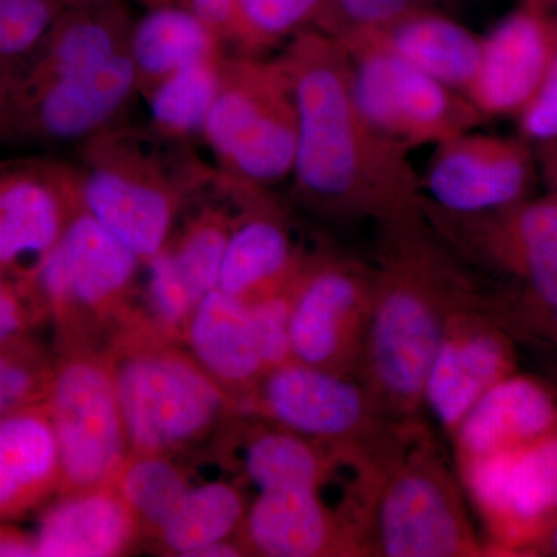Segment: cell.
<instances>
[{
	"instance_id": "cell-40",
	"label": "cell",
	"mask_w": 557,
	"mask_h": 557,
	"mask_svg": "<svg viewBox=\"0 0 557 557\" xmlns=\"http://www.w3.org/2000/svg\"><path fill=\"white\" fill-rule=\"evenodd\" d=\"M523 135L536 141L557 139V51L533 97L520 109Z\"/></svg>"
},
{
	"instance_id": "cell-32",
	"label": "cell",
	"mask_w": 557,
	"mask_h": 557,
	"mask_svg": "<svg viewBox=\"0 0 557 557\" xmlns=\"http://www.w3.org/2000/svg\"><path fill=\"white\" fill-rule=\"evenodd\" d=\"M324 5L325 0H237L231 42L255 57L256 51L314 24Z\"/></svg>"
},
{
	"instance_id": "cell-13",
	"label": "cell",
	"mask_w": 557,
	"mask_h": 557,
	"mask_svg": "<svg viewBox=\"0 0 557 557\" xmlns=\"http://www.w3.org/2000/svg\"><path fill=\"white\" fill-rule=\"evenodd\" d=\"M443 239L469 258L525 282L522 298L557 306V196L475 215L450 218L424 209Z\"/></svg>"
},
{
	"instance_id": "cell-20",
	"label": "cell",
	"mask_w": 557,
	"mask_h": 557,
	"mask_svg": "<svg viewBox=\"0 0 557 557\" xmlns=\"http://www.w3.org/2000/svg\"><path fill=\"white\" fill-rule=\"evenodd\" d=\"M78 201V178L36 170L0 175V269L32 262L35 273Z\"/></svg>"
},
{
	"instance_id": "cell-48",
	"label": "cell",
	"mask_w": 557,
	"mask_h": 557,
	"mask_svg": "<svg viewBox=\"0 0 557 557\" xmlns=\"http://www.w3.org/2000/svg\"><path fill=\"white\" fill-rule=\"evenodd\" d=\"M555 388H556V392H557V384H556Z\"/></svg>"
},
{
	"instance_id": "cell-3",
	"label": "cell",
	"mask_w": 557,
	"mask_h": 557,
	"mask_svg": "<svg viewBox=\"0 0 557 557\" xmlns=\"http://www.w3.org/2000/svg\"><path fill=\"white\" fill-rule=\"evenodd\" d=\"M465 502L460 478L421 421L406 424L376 460L368 485L361 519L366 556L486 555Z\"/></svg>"
},
{
	"instance_id": "cell-47",
	"label": "cell",
	"mask_w": 557,
	"mask_h": 557,
	"mask_svg": "<svg viewBox=\"0 0 557 557\" xmlns=\"http://www.w3.org/2000/svg\"><path fill=\"white\" fill-rule=\"evenodd\" d=\"M405 2L410 3L412 7H417V9H421L426 0H405Z\"/></svg>"
},
{
	"instance_id": "cell-17",
	"label": "cell",
	"mask_w": 557,
	"mask_h": 557,
	"mask_svg": "<svg viewBox=\"0 0 557 557\" xmlns=\"http://www.w3.org/2000/svg\"><path fill=\"white\" fill-rule=\"evenodd\" d=\"M557 51V20L541 0L518 11L482 40L478 72L465 97L480 115L520 112L533 97Z\"/></svg>"
},
{
	"instance_id": "cell-26",
	"label": "cell",
	"mask_w": 557,
	"mask_h": 557,
	"mask_svg": "<svg viewBox=\"0 0 557 557\" xmlns=\"http://www.w3.org/2000/svg\"><path fill=\"white\" fill-rule=\"evenodd\" d=\"M339 44H372L460 91H467L474 78L482 49V40L467 28L424 7L409 11L381 30Z\"/></svg>"
},
{
	"instance_id": "cell-46",
	"label": "cell",
	"mask_w": 557,
	"mask_h": 557,
	"mask_svg": "<svg viewBox=\"0 0 557 557\" xmlns=\"http://www.w3.org/2000/svg\"><path fill=\"white\" fill-rule=\"evenodd\" d=\"M547 171L548 177L552 180L553 185L557 189V146L555 149L549 150L547 157Z\"/></svg>"
},
{
	"instance_id": "cell-23",
	"label": "cell",
	"mask_w": 557,
	"mask_h": 557,
	"mask_svg": "<svg viewBox=\"0 0 557 557\" xmlns=\"http://www.w3.org/2000/svg\"><path fill=\"white\" fill-rule=\"evenodd\" d=\"M185 332L193 358L228 397L244 398L267 372L248 304L223 289H212L197 302Z\"/></svg>"
},
{
	"instance_id": "cell-12",
	"label": "cell",
	"mask_w": 557,
	"mask_h": 557,
	"mask_svg": "<svg viewBox=\"0 0 557 557\" xmlns=\"http://www.w3.org/2000/svg\"><path fill=\"white\" fill-rule=\"evenodd\" d=\"M457 467L465 494L485 525L491 555L519 556L557 512V431Z\"/></svg>"
},
{
	"instance_id": "cell-45",
	"label": "cell",
	"mask_w": 557,
	"mask_h": 557,
	"mask_svg": "<svg viewBox=\"0 0 557 557\" xmlns=\"http://www.w3.org/2000/svg\"><path fill=\"white\" fill-rule=\"evenodd\" d=\"M65 10L98 9V7L126 3L127 0H58Z\"/></svg>"
},
{
	"instance_id": "cell-1",
	"label": "cell",
	"mask_w": 557,
	"mask_h": 557,
	"mask_svg": "<svg viewBox=\"0 0 557 557\" xmlns=\"http://www.w3.org/2000/svg\"><path fill=\"white\" fill-rule=\"evenodd\" d=\"M281 60L298 113L293 174L299 196L327 214L375 219L381 226L423 214L408 150L359 115L338 40L319 30L299 32Z\"/></svg>"
},
{
	"instance_id": "cell-2",
	"label": "cell",
	"mask_w": 557,
	"mask_h": 557,
	"mask_svg": "<svg viewBox=\"0 0 557 557\" xmlns=\"http://www.w3.org/2000/svg\"><path fill=\"white\" fill-rule=\"evenodd\" d=\"M471 278L435 239L426 214L383 225L380 265L357 373L388 420L421 421L424 383L456 311L480 302Z\"/></svg>"
},
{
	"instance_id": "cell-39",
	"label": "cell",
	"mask_w": 557,
	"mask_h": 557,
	"mask_svg": "<svg viewBox=\"0 0 557 557\" xmlns=\"http://www.w3.org/2000/svg\"><path fill=\"white\" fill-rule=\"evenodd\" d=\"M486 309L512 338L522 336L557 347V306H542L519 296L502 304H486Z\"/></svg>"
},
{
	"instance_id": "cell-38",
	"label": "cell",
	"mask_w": 557,
	"mask_h": 557,
	"mask_svg": "<svg viewBox=\"0 0 557 557\" xmlns=\"http://www.w3.org/2000/svg\"><path fill=\"white\" fill-rule=\"evenodd\" d=\"M53 372L46 362L9 343L0 346V417L42 401L49 394Z\"/></svg>"
},
{
	"instance_id": "cell-8",
	"label": "cell",
	"mask_w": 557,
	"mask_h": 557,
	"mask_svg": "<svg viewBox=\"0 0 557 557\" xmlns=\"http://www.w3.org/2000/svg\"><path fill=\"white\" fill-rule=\"evenodd\" d=\"M359 115L406 150L467 134L482 115L467 97L372 44L343 46Z\"/></svg>"
},
{
	"instance_id": "cell-14",
	"label": "cell",
	"mask_w": 557,
	"mask_h": 557,
	"mask_svg": "<svg viewBox=\"0 0 557 557\" xmlns=\"http://www.w3.org/2000/svg\"><path fill=\"white\" fill-rule=\"evenodd\" d=\"M516 372L515 338L480 300L450 317L424 383L423 409L450 437L487 388Z\"/></svg>"
},
{
	"instance_id": "cell-5",
	"label": "cell",
	"mask_w": 557,
	"mask_h": 557,
	"mask_svg": "<svg viewBox=\"0 0 557 557\" xmlns=\"http://www.w3.org/2000/svg\"><path fill=\"white\" fill-rule=\"evenodd\" d=\"M110 369L131 453L170 454L199 442L233 403L196 359L163 344H131Z\"/></svg>"
},
{
	"instance_id": "cell-44",
	"label": "cell",
	"mask_w": 557,
	"mask_h": 557,
	"mask_svg": "<svg viewBox=\"0 0 557 557\" xmlns=\"http://www.w3.org/2000/svg\"><path fill=\"white\" fill-rule=\"evenodd\" d=\"M5 556H38L35 539L0 527V557Z\"/></svg>"
},
{
	"instance_id": "cell-25",
	"label": "cell",
	"mask_w": 557,
	"mask_h": 557,
	"mask_svg": "<svg viewBox=\"0 0 557 557\" xmlns=\"http://www.w3.org/2000/svg\"><path fill=\"white\" fill-rule=\"evenodd\" d=\"M54 490L60 450L46 401L0 417V520L20 518Z\"/></svg>"
},
{
	"instance_id": "cell-49",
	"label": "cell",
	"mask_w": 557,
	"mask_h": 557,
	"mask_svg": "<svg viewBox=\"0 0 557 557\" xmlns=\"http://www.w3.org/2000/svg\"><path fill=\"white\" fill-rule=\"evenodd\" d=\"M552 2H555V0H552Z\"/></svg>"
},
{
	"instance_id": "cell-22",
	"label": "cell",
	"mask_w": 557,
	"mask_h": 557,
	"mask_svg": "<svg viewBox=\"0 0 557 557\" xmlns=\"http://www.w3.org/2000/svg\"><path fill=\"white\" fill-rule=\"evenodd\" d=\"M137 520L113 485L65 493L51 505L36 530V553L42 557H110L131 548Z\"/></svg>"
},
{
	"instance_id": "cell-29",
	"label": "cell",
	"mask_w": 557,
	"mask_h": 557,
	"mask_svg": "<svg viewBox=\"0 0 557 557\" xmlns=\"http://www.w3.org/2000/svg\"><path fill=\"white\" fill-rule=\"evenodd\" d=\"M247 511L244 494L236 486L203 483L186 491L157 537L171 555L193 557L214 542L233 537L244 525Z\"/></svg>"
},
{
	"instance_id": "cell-10",
	"label": "cell",
	"mask_w": 557,
	"mask_h": 557,
	"mask_svg": "<svg viewBox=\"0 0 557 557\" xmlns=\"http://www.w3.org/2000/svg\"><path fill=\"white\" fill-rule=\"evenodd\" d=\"M375 289V269L341 256L302 262L293 284V361L357 373Z\"/></svg>"
},
{
	"instance_id": "cell-30",
	"label": "cell",
	"mask_w": 557,
	"mask_h": 557,
	"mask_svg": "<svg viewBox=\"0 0 557 557\" xmlns=\"http://www.w3.org/2000/svg\"><path fill=\"white\" fill-rule=\"evenodd\" d=\"M223 57L194 62L171 73L146 91L150 120L161 135L185 139L203 134L218 98Z\"/></svg>"
},
{
	"instance_id": "cell-28",
	"label": "cell",
	"mask_w": 557,
	"mask_h": 557,
	"mask_svg": "<svg viewBox=\"0 0 557 557\" xmlns=\"http://www.w3.org/2000/svg\"><path fill=\"white\" fill-rule=\"evenodd\" d=\"M223 40L196 14L175 5H152L132 24L129 57L138 90L146 94L171 73L222 57Z\"/></svg>"
},
{
	"instance_id": "cell-15",
	"label": "cell",
	"mask_w": 557,
	"mask_h": 557,
	"mask_svg": "<svg viewBox=\"0 0 557 557\" xmlns=\"http://www.w3.org/2000/svg\"><path fill=\"white\" fill-rule=\"evenodd\" d=\"M530 182L522 143L467 132L437 145L426 174L431 207H424L450 218L491 214L520 203Z\"/></svg>"
},
{
	"instance_id": "cell-34",
	"label": "cell",
	"mask_w": 557,
	"mask_h": 557,
	"mask_svg": "<svg viewBox=\"0 0 557 557\" xmlns=\"http://www.w3.org/2000/svg\"><path fill=\"white\" fill-rule=\"evenodd\" d=\"M64 10L58 0H0V78L38 53Z\"/></svg>"
},
{
	"instance_id": "cell-19",
	"label": "cell",
	"mask_w": 557,
	"mask_h": 557,
	"mask_svg": "<svg viewBox=\"0 0 557 557\" xmlns=\"http://www.w3.org/2000/svg\"><path fill=\"white\" fill-rule=\"evenodd\" d=\"M556 431L555 386L516 372L487 388L450 438L458 465L530 445Z\"/></svg>"
},
{
	"instance_id": "cell-16",
	"label": "cell",
	"mask_w": 557,
	"mask_h": 557,
	"mask_svg": "<svg viewBox=\"0 0 557 557\" xmlns=\"http://www.w3.org/2000/svg\"><path fill=\"white\" fill-rule=\"evenodd\" d=\"M139 260L78 205L33 277L58 313L102 311L123 299Z\"/></svg>"
},
{
	"instance_id": "cell-42",
	"label": "cell",
	"mask_w": 557,
	"mask_h": 557,
	"mask_svg": "<svg viewBox=\"0 0 557 557\" xmlns=\"http://www.w3.org/2000/svg\"><path fill=\"white\" fill-rule=\"evenodd\" d=\"M25 313L16 293L0 276V346L10 343L24 329Z\"/></svg>"
},
{
	"instance_id": "cell-36",
	"label": "cell",
	"mask_w": 557,
	"mask_h": 557,
	"mask_svg": "<svg viewBox=\"0 0 557 557\" xmlns=\"http://www.w3.org/2000/svg\"><path fill=\"white\" fill-rule=\"evenodd\" d=\"M417 7L405 0H325L318 30L338 42L381 30Z\"/></svg>"
},
{
	"instance_id": "cell-9",
	"label": "cell",
	"mask_w": 557,
	"mask_h": 557,
	"mask_svg": "<svg viewBox=\"0 0 557 557\" xmlns=\"http://www.w3.org/2000/svg\"><path fill=\"white\" fill-rule=\"evenodd\" d=\"M46 405L60 450L61 490L112 485L131 448L110 364L70 358L53 372Z\"/></svg>"
},
{
	"instance_id": "cell-24",
	"label": "cell",
	"mask_w": 557,
	"mask_h": 557,
	"mask_svg": "<svg viewBox=\"0 0 557 557\" xmlns=\"http://www.w3.org/2000/svg\"><path fill=\"white\" fill-rule=\"evenodd\" d=\"M132 24L126 3L64 10L38 53L3 79L36 86L100 67L129 51Z\"/></svg>"
},
{
	"instance_id": "cell-7",
	"label": "cell",
	"mask_w": 557,
	"mask_h": 557,
	"mask_svg": "<svg viewBox=\"0 0 557 557\" xmlns=\"http://www.w3.org/2000/svg\"><path fill=\"white\" fill-rule=\"evenodd\" d=\"M79 205L139 259L168 247L178 190L160 159L131 135L101 132L91 138Z\"/></svg>"
},
{
	"instance_id": "cell-31",
	"label": "cell",
	"mask_w": 557,
	"mask_h": 557,
	"mask_svg": "<svg viewBox=\"0 0 557 557\" xmlns=\"http://www.w3.org/2000/svg\"><path fill=\"white\" fill-rule=\"evenodd\" d=\"M137 520L139 530L157 536L178 507L188 478L168 454L129 453L112 483Z\"/></svg>"
},
{
	"instance_id": "cell-43",
	"label": "cell",
	"mask_w": 557,
	"mask_h": 557,
	"mask_svg": "<svg viewBox=\"0 0 557 557\" xmlns=\"http://www.w3.org/2000/svg\"><path fill=\"white\" fill-rule=\"evenodd\" d=\"M519 556L557 557V512L539 527Z\"/></svg>"
},
{
	"instance_id": "cell-11",
	"label": "cell",
	"mask_w": 557,
	"mask_h": 557,
	"mask_svg": "<svg viewBox=\"0 0 557 557\" xmlns=\"http://www.w3.org/2000/svg\"><path fill=\"white\" fill-rule=\"evenodd\" d=\"M137 91L129 51L89 72L36 86L0 78V134L46 143L94 138Z\"/></svg>"
},
{
	"instance_id": "cell-6",
	"label": "cell",
	"mask_w": 557,
	"mask_h": 557,
	"mask_svg": "<svg viewBox=\"0 0 557 557\" xmlns=\"http://www.w3.org/2000/svg\"><path fill=\"white\" fill-rule=\"evenodd\" d=\"M237 403L276 426L369 457H379L405 426L388 420L357 375L298 361L267 370Z\"/></svg>"
},
{
	"instance_id": "cell-27",
	"label": "cell",
	"mask_w": 557,
	"mask_h": 557,
	"mask_svg": "<svg viewBox=\"0 0 557 557\" xmlns=\"http://www.w3.org/2000/svg\"><path fill=\"white\" fill-rule=\"evenodd\" d=\"M251 428L245 437L242 469L259 493L281 487L321 491L341 468L372 463L364 454L325 445L273 423Z\"/></svg>"
},
{
	"instance_id": "cell-21",
	"label": "cell",
	"mask_w": 557,
	"mask_h": 557,
	"mask_svg": "<svg viewBox=\"0 0 557 557\" xmlns=\"http://www.w3.org/2000/svg\"><path fill=\"white\" fill-rule=\"evenodd\" d=\"M260 188L249 186V208L233 223L219 278L220 289L245 302L285 287L304 262L296 255L284 220L260 196Z\"/></svg>"
},
{
	"instance_id": "cell-37",
	"label": "cell",
	"mask_w": 557,
	"mask_h": 557,
	"mask_svg": "<svg viewBox=\"0 0 557 557\" xmlns=\"http://www.w3.org/2000/svg\"><path fill=\"white\" fill-rule=\"evenodd\" d=\"M295 278L285 287L265 293L247 302L256 343L267 370L293 361L289 319Z\"/></svg>"
},
{
	"instance_id": "cell-33",
	"label": "cell",
	"mask_w": 557,
	"mask_h": 557,
	"mask_svg": "<svg viewBox=\"0 0 557 557\" xmlns=\"http://www.w3.org/2000/svg\"><path fill=\"white\" fill-rule=\"evenodd\" d=\"M231 230L233 223L225 215L214 211L205 212L183 233L175 247L170 248L196 302L207 293L219 288Z\"/></svg>"
},
{
	"instance_id": "cell-4",
	"label": "cell",
	"mask_w": 557,
	"mask_h": 557,
	"mask_svg": "<svg viewBox=\"0 0 557 557\" xmlns=\"http://www.w3.org/2000/svg\"><path fill=\"white\" fill-rule=\"evenodd\" d=\"M203 137L226 177L263 186L292 174L298 113L284 62L223 58L222 81Z\"/></svg>"
},
{
	"instance_id": "cell-35",
	"label": "cell",
	"mask_w": 557,
	"mask_h": 557,
	"mask_svg": "<svg viewBox=\"0 0 557 557\" xmlns=\"http://www.w3.org/2000/svg\"><path fill=\"white\" fill-rule=\"evenodd\" d=\"M148 262V306L160 332L185 330L197 306L193 293L180 273L170 248L146 259Z\"/></svg>"
},
{
	"instance_id": "cell-18",
	"label": "cell",
	"mask_w": 557,
	"mask_h": 557,
	"mask_svg": "<svg viewBox=\"0 0 557 557\" xmlns=\"http://www.w3.org/2000/svg\"><path fill=\"white\" fill-rule=\"evenodd\" d=\"M247 553L269 557L366 556L357 523L332 509L321 491L281 487L252 502L240 528Z\"/></svg>"
},
{
	"instance_id": "cell-41",
	"label": "cell",
	"mask_w": 557,
	"mask_h": 557,
	"mask_svg": "<svg viewBox=\"0 0 557 557\" xmlns=\"http://www.w3.org/2000/svg\"><path fill=\"white\" fill-rule=\"evenodd\" d=\"M149 7L175 5L190 11L207 22L220 39H233L234 24H236L237 0H145Z\"/></svg>"
}]
</instances>
